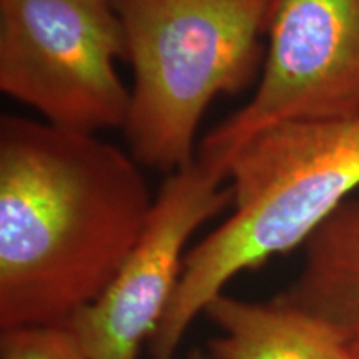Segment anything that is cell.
<instances>
[{
    "label": "cell",
    "mask_w": 359,
    "mask_h": 359,
    "mask_svg": "<svg viewBox=\"0 0 359 359\" xmlns=\"http://www.w3.org/2000/svg\"><path fill=\"white\" fill-rule=\"evenodd\" d=\"M231 217L188 250L172 302L148 341L172 359L187 330L233 278L304 243L359 188V120L268 128L226 168Z\"/></svg>",
    "instance_id": "obj_2"
},
{
    "label": "cell",
    "mask_w": 359,
    "mask_h": 359,
    "mask_svg": "<svg viewBox=\"0 0 359 359\" xmlns=\"http://www.w3.org/2000/svg\"><path fill=\"white\" fill-rule=\"evenodd\" d=\"M120 58L127 45L111 0H0V90L43 122L122 130L130 88Z\"/></svg>",
    "instance_id": "obj_4"
},
{
    "label": "cell",
    "mask_w": 359,
    "mask_h": 359,
    "mask_svg": "<svg viewBox=\"0 0 359 359\" xmlns=\"http://www.w3.org/2000/svg\"><path fill=\"white\" fill-rule=\"evenodd\" d=\"M298 276L276 303L330 327L348 344L359 341V198H351L304 243Z\"/></svg>",
    "instance_id": "obj_7"
},
{
    "label": "cell",
    "mask_w": 359,
    "mask_h": 359,
    "mask_svg": "<svg viewBox=\"0 0 359 359\" xmlns=\"http://www.w3.org/2000/svg\"><path fill=\"white\" fill-rule=\"evenodd\" d=\"M226 177L198 156L170 173L155 195L145 230L100 298L67 323L90 359H137L177 290L188 240L233 205Z\"/></svg>",
    "instance_id": "obj_6"
},
{
    "label": "cell",
    "mask_w": 359,
    "mask_h": 359,
    "mask_svg": "<svg viewBox=\"0 0 359 359\" xmlns=\"http://www.w3.org/2000/svg\"><path fill=\"white\" fill-rule=\"evenodd\" d=\"M142 165L95 133L0 118V330L65 326L145 230Z\"/></svg>",
    "instance_id": "obj_1"
},
{
    "label": "cell",
    "mask_w": 359,
    "mask_h": 359,
    "mask_svg": "<svg viewBox=\"0 0 359 359\" xmlns=\"http://www.w3.org/2000/svg\"><path fill=\"white\" fill-rule=\"evenodd\" d=\"M201 354H203V353H200V351H195V353H193L191 356L188 358V359H201Z\"/></svg>",
    "instance_id": "obj_11"
},
{
    "label": "cell",
    "mask_w": 359,
    "mask_h": 359,
    "mask_svg": "<svg viewBox=\"0 0 359 359\" xmlns=\"http://www.w3.org/2000/svg\"><path fill=\"white\" fill-rule=\"evenodd\" d=\"M203 314L222 331L208 343L217 359H356L330 327L276 303L218 294Z\"/></svg>",
    "instance_id": "obj_8"
},
{
    "label": "cell",
    "mask_w": 359,
    "mask_h": 359,
    "mask_svg": "<svg viewBox=\"0 0 359 359\" xmlns=\"http://www.w3.org/2000/svg\"><path fill=\"white\" fill-rule=\"evenodd\" d=\"M266 53L250 102L201 142V161L226 177L238 148L296 122L359 120V0H273Z\"/></svg>",
    "instance_id": "obj_5"
},
{
    "label": "cell",
    "mask_w": 359,
    "mask_h": 359,
    "mask_svg": "<svg viewBox=\"0 0 359 359\" xmlns=\"http://www.w3.org/2000/svg\"><path fill=\"white\" fill-rule=\"evenodd\" d=\"M349 346H351V351L354 354V358L359 359V341H356V343H351Z\"/></svg>",
    "instance_id": "obj_10"
},
{
    "label": "cell",
    "mask_w": 359,
    "mask_h": 359,
    "mask_svg": "<svg viewBox=\"0 0 359 359\" xmlns=\"http://www.w3.org/2000/svg\"><path fill=\"white\" fill-rule=\"evenodd\" d=\"M201 359H217V358H213L212 354H201Z\"/></svg>",
    "instance_id": "obj_12"
},
{
    "label": "cell",
    "mask_w": 359,
    "mask_h": 359,
    "mask_svg": "<svg viewBox=\"0 0 359 359\" xmlns=\"http://www.w3.org/2000/svg\"><path fill=\"white\" fill-rule=\"evenodd\" d=\"M133 69L123 135L143 168L196 160V133L219 95L262 74L273 0H111Z\"/></svg>",
    "instance_id": "obj_3"
},
{
    "label": "cell",
    "mask_w": 359,
    "mask_h": 359,
    "mask_svg": "<svg viewBox=\"0 0 359 359\" xmlns=\"http://www.w3.org/2000/svg\"><path fill=\"white\" fill-rule=\"evenodd\" d=\"M0 359H90L67 326L4 330Z\"/></svg>",
    "instance_id": "obj_9"
}]
</instances>
